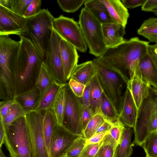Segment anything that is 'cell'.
Here are the masks:
<instances>
[{
	"instance_id": "obj_1",
	"label": "cell",
	"mask_w": 157,
	"mask_h": 157,
	"mask_svg": "<svg viewBox=\"0 0 157 157\" xmlns=\"http://www.w3.org/2000/svg\"><path fill=\"white\" fill-rule=\"evenodd\" d=\"M149 42L138 37L125 40L118 45L107 48L96 58L119 73L128 82L139 69L141 60L148 53Z\"/></svg>"
},
{
	"instance_id": "obj_2",
	"label": "cell",
	"mask_w": 157,
	"mask_h": 157,
	"mask_svg": "<svg viewBox=\"0 0 157 157\" xmlns=\"http://www.w3.org/2000/svg\"><path fill=\"white\" fill-rule=\"evenodd\" d=\"M19 36L20 44L18 54L11 71L14 96L36 87L44 62L31 40L23 36Z\"/></svg>"
},
{
	"instance_id": "obj_3",
	"label": "cell",
	"mask_w": 157,
	"mask_h": 157,
	"mask_svg": "<svg viewBox=\"0 0 157 157\" xmlns=\"http://www.w3.org/2000/svg\"><path fill=\"white\" fill-rule=\"evenodd\" d=\"M26 18L27 31L23 36L31 40L44 61L53 30L55 18L48 9H44L35 15Z\"/></svg>"
},
{
	"instance_id": "obj_4",
	"label": "cell",
	"mask_w": 157,
	"mask_h": 157,
	"mask_svg": "<svg viewBox=\"0 0 157 157\" xmlns=\"http://www.w3.org/2000/svg\"><path fill=\"white\" fill-rule=\"evenodd\" d=\"M93 61L97 70L98 80L103 92L114 106L119 115L123 100L122 90L128 81L119 73L100 62L96 58Z\"/></svg>"
},
{
	"instance_id": "obj_5",
	"label": "cell",
	"mask_w": 157,
	"mask_h": 157,
	"mask_svg": "<svg viewBox=\"0 0 157 157\" xmlns=\"http://www.w3.org/2000/svg\"><path fill=\"white\" fill-rule=\"evenodd\" d=\"M11 157H32V149L25 116L19 117L6 130L4 143Z\"/></svg>"
},
{
	"instance_id": "obj_6",
	"label": "cell",
	"mask_w": 157,
	"mask_h": 157,
	"mask_svg": "<svg viewBox=\"0 0 157 157\" xmlns=\"http://www.w3.org/2000/svg\"><path fill=\"white\" fill-rule=\"evenodd\" d=\"M20 41L12 39L9 36L0 35V91L10 95L13 93L11 71L17 57Z\"/></svg>"
},
{
	"instance_id": "obj_7",
	"label": "cell",
	"mask_w": 157,
	"mask_h": 157,
	"mask_svg": "<svg viewBox=\"0 0 157 157\" xmlns=\"http://www.w3.org/2000/svg\"><path fill=\"white\" fill-rule=\"evenodd\" d=\"M78 23L89 53L97 58L99 57L107 49L104 40L102 24L85 7L81 11Z\"/></svg>"
},
{
	"instance_id": "obj_8",
	"label": "cell",
	"mask_w": 157,
	"mask_h": 157,
	"mask_svg": "<svg viewBox=\"0 0 157 157\" xmlns=\"http://www.w3.org/2000/svg\"><path fill=\"white\" fill-rule=\"evenodd\" d=\"M32 149V157H50L43 131L44 114L33 110L26 114Z\"/></svg>"
},
{
	"instance_id": "obj_9",
	"label": "cell",
	"mask_w": 157,
	"mask_h": 157,
	"mask_svg": "<svg viewBox=\"0 0 157 157\" xmlns=\"http://www.w3.org/2000/svg\"><path fill=\"white\" fill-rule=\"evenodd\" d=\"M66 107L62 125L70 132L83 136L81 98L76 96L68 82L66 84Z\"/></svg>"
},
{
	"instance_id": "obj_10",
	"label": "cell",
	"mask_w": 157,
	"mask_h": 157,
	"mask_svg": "<svg viewBox=\"0 0 157 157\" xmlns=\"http://www.w3.org/2000/svg\"><path fill=\"white\" fill-rule=\"evenodd\" d=\"M54 30L62 38L74 46L81 52H85L87 45L78 23L72 18L61 15L54 18Z\"/></svg>"
},
{
	"instance_id": "obj_11",
	"label": "cell",
	"mask_w": 157,
	"mask_h": 157,
	"mask_svg": "<svg viewBox=\"0 0 157 157\" xmlns=\"http://www.w3.org/2000/svg\"><path fill=\"white\" fill-rule=\"evenodd\" d=\"M60 37L53 30L52 37L46 49L44 61L49 72L56 82L65 84L67 83L63 66L59 50Z\"/></svg>"
},
{
	"instance_id": "obj_12",
	"label": "cell",
	"mask_w": 157,
	"mask_h": 157,
	"mask_svg": "<svg viewBox=\"0 0 157 157\" xmlns=\"http://www.w3.org/2000/svg\"><path fill=\"white\" fill-rule=\"evenodd\" d=\"M149 95L142 103L133 128L135 135L133 143L140 146L149 133L148 132L147 122L150 111L157 107V89L149 86Z\"/></svg>"
},
{
	"instance_id": "obj_13",
	"label": "cell",
	"mask_w": 157,
	"mask_h": 157,
	"mask_svg": "<svg viewBox=\"0 0 157 157\" xmlns=\"http://www.w3.org/2000/svg\"><path fill=\"white\" fill-rule=\"evenodd\" d=\"M27 18L0 5V35L24 36L27 31Z\"/></svg>"
},
{
	"instance_id": "obj_14",
	"label": "cell",
	"mask_w": 157,
	"mask_h": 157,
	"mask_svg": "<svg viewBox=\"0 0 157 157\" xmlns=\"http://www.w3.org/2000/svg\"><path fill=\"white\" fill-rule=\"evenodd\" d=\"M82 136L74 134L57 124L50 142V157H62L66 155L74 143Z\"/></svg>"
},
{
	"instance_id": "obj_15",
	"label": "cell",
	"mask_w": 157,
	"mask_h": 157,
	"mask_svg": "<svg viewBox=\"0 0 157 157\" xmlns=\"http://www.w3.org/2000/svg\"><path fill=\"white\" fill-rule=\"evenodd\" d=\"M149 86L143 80L139 68L128 82L127 88L131 94L138 113L143 101L149 95Z\"/></svg>"
},
{
	"instance_id": "obj_16",
	"label": "cell",
	"mask_w": 157,
	"mask_h": 157,
	"mask_svg": "<svg viewBox=\"0 0 157 157\" xmlns=\"http://www.w3.org/2000/svg\"><path fill=\"white\" fill-rule=\"evenodd\" d=\"M59 50L64 72L68 81L78 65L79 56L77 49L61 37Z\"/></svg>"
},
{
	"instance_id": "obj_17",
	"label": "cell",
	"mask_w": 157,
	"mask_h": 157,
	"mask_svg": "<svg viewBox=\"0 0 157 157\" xmlns=\"http://www.w3.org/2000/svg\"><path fill=\"white\" fill-rule=\"evenodd\" d=\"M125 28L116 22L102 24L104 40L107 48L115 47L124 40Z\"/></svg>"
},
{
	"instance_id": "obj_18",
	"label": "cell",
	"mask_w": 157,
	"mask_h": 157,
	"mask_svg": "<svg viewBox=\"0 0 157 157\" xmlns=\"http://www.w3.org/2000/svg\"><path fill=\"white\" fill-rule=\"evenodd\" d=\"M138 114L132 97L127 88L123 96L122 109L119 115L120 120L126 127L133 128L137 121Z\"/></svg>"
},
{
	"instance_id": "obj_19",
	"label": "cell",
	"mask_w": 157,
	"mask_h": 157,
	"mask_svg": "<svg viewBox=\"0 0 157 157\" xmlns=\"http://www.w3.org/2000/svg\"><path fill=\"white\" fill-rule=\"evenodd\" d=\"M40 96V91L36 86L15 95L13 98L26 114L34 110L39 103Z\"/></svg>"
},
{
	"instance_id": "obj_20",
	"label": "cell",
	"mask_w": 157,
	"mask_h": 157,
	"mask_svg": "<svg viewBox=\"0 0 157 157\" xmlns=\"http://www.w3.org/2000/svg\"><path fill=\"white\" fill-rule=\"evenodd\" d=\"M113 21L125 28L129 17L128 9L120 0H103Z\"/></svg>"
},
{
	"instance_id": "obj_21",
	"label": "cell",
	"mask_w": 157,
	"mask_h": 157,
	"mask_svg": "<svg viewBox=\"0 0 157 157\" xmlns=\"http://www.w3.org/2000/svg\"><path fill=\"white\" fill-rule=\"evenodd\" d=\"M139 68L144 81L157 89V69L148 52L140 61Z\"/></svg>"
},
{
	"instance_id": "obj_22",
	"label": "cell",
	"mask_w": 157,
	"mask_h": 157,
	"mask_svg": "<svg viewBox=\"0 0 157 157\" xmlns=\"http://www.w3.org/2000/svg\"><path fill=\"white\" fill-rule=\"evenodd\" d=\"M66 84L55 81L44 92L34 110L44 114L45 111L52 109L59 90Z\"/></svg>"
},
{
	"instance_id": "obj_23",
	"label": "cell",
	"mask_w": 157,
	"mask_h": 157,
	"mask_svg": "<svg viewBox=\"0 0 157 157\" xmlns=\"http://www.w3.org/2000/svg\"><path fill=\"white\" fill-rule=\"evenodd\" d=\"M97 74L93 60L78 64L74 69L71 78L86 85Z\"/></svg>"
},
{
	"instance_id": "obj_24",
	"label": "cell",
	"mask_w": 157,
	"mask_h": 157,
	"mask_svg": "<svg viewBox=\"0 0 157 157\" xmlns=\"http://www.w3.org/2000/svg\"><path fill=\"white\" fill-rule=\"evenodd\" d=\"M86 8L101 24L115 22L110 16L103 0H89Z\"/></svg>"
},
{
	"instance_id": "obj_25",
	"label": "cell",
	"mask_w": 157,
	"mask_h": 157,
	"mask_svg": "<svg viewBox=\"0 0 157 157\" xmlns=\"http://www.w3.org/2000/svg\"><path fill=\"white\" fill-rule=\"evenodd\" d=\"M100 110V114L105 121L113 126L121 122L119 114L115 108L103 92L101 101Z\"/></svg>"
},
{
	"instance_id": "obj_26",
	"label": "cell",
	"mask_w": 157,
	"mask_h": 157,
	"mask_svg": "<svg viewBox=\"0 0 157 157\" xmlns=\"http://www.w3.org/2000/svg\"><path fill=\"white\" fill-rule=\"evenodd\" d=\"M90 107L94 114L100 113V103L103 92L97 74L91 79Z\"/></svg>"
},
{
	"instance_id": "obj_27",
	"label": "cell",
	"mask_w": 157,
	"mask_h": 157,
	"mask_svg": "<svg viewBox=\"0 0 157 157\" xmlns=\"http://www.w3.org/2000/svg\"><path fill=\"white\" fill-rule=\"evenodd\" d=\"M132 128L125 127L123 132L120 143L117 147L115 157H129L133 149L131 137Z\"/></svg>"
},
{
	"instance_id": "obj_28",
	"label": "cell",
	"mask_w": 157,
	"mask_h": 157,
	"mask_svg": "<svg viewBox=\"0 0 157 157\" xmlns=\"http://www.w3.org/2000/svg\"><path fill=\"white\" fill-rule=\"evenodd\" d=\"M57 124L56 118L52 109L45 111L44 114L43 131L49 155L50 142Z\"/></svg>"
},
{
	"instance_id": "obj_29",
	"label": "cell",
	"mask_w": 157,
	"mask_h": 157,
	"mask_svg": "<svg viewBox=\"0 0 157 157\" xmlns=\"http://www.w3.org/2000/svg\"><path fill=\"white\" fill-rule=\"evenodd\" d=\"M66 84L59 90L52 108L58 124L61 125L62 124L66 105Z\"/></svg>"
},
{
	"instance_id": "obj_30",
	"label": "cell",
	"mask_w": 157,
	"mask_h": 157,
	"mask_svg": "<svg viewBox=\"0 0 157 157\" xmlns=\"http://www.w3.org/2000/svg\"><path fill=\"white\" fill-rule=\"evenodd\" d=\"M137 33L150 42L157 43V17H150L144 21Z\"/></svg>"
},
{
	"instance_id": "obj_31",
	"label": "cell",
	"mask_w": 157,
	"mask_h": 157,
	"mask_svg": "<svg viewBox=\"0 0 157 157\" xmlns=\"http://www.w3.org/2000/svg\"><path fill=\"white\" fill-rule=\"evenodd\" d=\"M118 145L109 133L99 143L98 150L94 157H115Z\"/></svg>"
},
{
	"instance_id": "obj_32",
	"label": "cell",
	"mask_w": 157,
	"mask_h": 157,
	"mask_svg": "<svg viewBox=\"0 0 157 157\" xmlns=\"http://www.w3.org/2000/svg\"><path fill=\"white\" fill-rule=\"evenodd\" d=\"M32 0H0V5L24 17L27 8Z\"/></svg>"
},
{
	"instance_id": "obj_33",
	"label": "cell",
	"mask_w": 157,
	"mask_h": 157,
	"mask_svg": "<svg viewBox=\"0 0 157 157\" xmlns=\"http://www.w3.org/2000/svg\"><path fill=\"white\" fill-rule=\"evenodd\" d=\"M55 81L49 72L43 62L36 85V86L40 91V99L45 91Z\"/></svg>"
},
{
	"instance_id": "obj_34",
	"label": "cell",
	"mask_w": 157,
	"mask_h": 157,
	"mask_svg": "<svg viewBox=\"0 0 157 157\" xmlns=\"http://www.w3.org/2000/svg\"><path fill=\"white\" fill-rule=\"evenodd\" d=\"M146 157H157V131L150 133L143 143Z\"/></svg>"
},
{
	"instance_id": "obj_35",
	"label": "cell",
	"mask_w": 157,
	"mask_h": 157,
	"mask_svg": "<svg viewBox=\"0 0 157 157\" xmlns=\"http://www.w3.org/2000/svg\"><path fill=\"white\" fill-rule=\"evenodd\" d=\"M26 113L16 101L11 106L5 117L1 119L6 130L8 127L18 118L25 116Z\"/></svg>"
},
{
	"instance_id": "obj_36",
	"label": "cell",
	"mask_w": 157,
	"mask_h": 157,
	"mask_svg": "<svg viewBox=\"0 0 157 157\" xmlns=\"http://www.w3.org/2000/svg\"><path fill=\"white\" fill-rule=\"evenodd\" d=\"M105 121L104 117L100 114H95L83 131L84 137L86 140L90 138L96 133L97 129Z\"/></svg>"
},
{
	"instance_id": "obj_37",
	"label": "cell",
	"mask_w": 157,
	"mask_h": 157,
	"mask_svg": "<svg viewBox=\"0 0 157 157\" xmlns=\"http://www.w3.org/2000/svg\"><path fill=\"white\" fill-rule=\"evenodd\" d=\"M86 0H58L57 3L62 10L67 13H74L84 3Z\"/></svg>"
},
{
	"instance_id": "obj_38",
	"label": "cell",
	"mask_w": 157,
	"mask_h": 157,
	"mask_svg": "<svg viewBox=\"0 0 157 157\" xmlns=\"http://www.w3.org/2000/svg\"><path fill=\"white\" fill-rule=\"evenodd\" d=\"M86 140L83 136L80 137L70 147L66 155L68 157H79L86 145Z\"/></svg>"
},
{
	"instance_id": "obj_39",
	"label": "cell",
	"mask_w": 157,
	"mask_h": 157,
	"mask_svg": "<svg viewBox=\"0 0 157 157\" xmlns=\"http://www.w3.org/2000/svg\"><path fill=\"white\" fill-rule=\"evenodd\" d=\"M125 127L121 122L117 124L112 126L109 131V134L118 144L120 143L123 131Z\"/></svg>"
},
{
	"instance_id": "obj_40",
	"label": "cell",
	"mask_w": 157,
	"mask_h": 157,
	"mask_svg": "<svg viewBox=\"0 0 157 157\" xmlns=\"http://www.w3.org/2000/svg\"><path fill=\"white\" fill-rule=\"evenodd\" d=\"M42 1L40 0H32L29 5L24 17L26 18L35 15L41 10Z\"/></svg>"
},
{
	"instance_id": "obj_41",
	"label": "cell",
	"mask_w": 157,
	"mask_h": 157,
	"mask_svg": "<svg viewBox=\"0 0 157 157\" xmlns=\"http://www.w3.org/2000/svg\"><path fill=\"white\" fill-rule=\"evenodd\" d=\"M68 83L75 95L78 98H82L86 85L71 78H70Z\"/></svg>"
},
{
	"instance_id": "obj_42",
	"label": "cell",
	"mask_w": 157,
	"mask_h": 157,
	"mask_svg": "<svg viewBox=\"0 0 157 157\" xmlns=\"http://www.w3.org/2000/svg\"><path fill=\"white\" fill-rule=\"evenodd\" d=\"M147 128L149 133L157 131V107L150 111L147 122Z\"/></svg>"
},
{
	"instance_id": "obj_43",
	"label": "cell",
	"mask_w": 157,
	"mask_h": 157,
	"mask_svg": "<svg viewBox=\"0 0 157 157\" xmlns=\"http://www.w3.org/2000/svg\"><path fill=\"white\" fill-rule=\"evenodd\" d=\"M99 147V144H86L79 157H94Z\"/></svg>"
},
{
	"instance_id": "obj_44",
	"label": "cell",
	"mask_w": 157,
	"mask_h": 157,
	"mask_svg": "<svg viewBox=\"0 0 157 157\" xmlns=\"http://www.w3.org/2000/svg\"><path fill=\"white\" fill-rule=\"evenodd\" d=\"M94 115L90 107H86L82 105V122L83 131L89 121Z\"/></svg>"
},
{
	"instance_id": "obj_45",
	"label": "cell",
	"mask_w": 157,
	"mask_h": 157,
	"mask_svg": "<svg viewBox=\"0 0 157 157\" xmlns=\"http://www.w3.org/2000/svg\"><path fill=\"white\" fill-rule=\"evenodd\" d=\"M13 98L12 99L3 101L0 103V118L3 119L7 114L11 106L15 102Z\"/></svg>"
},
{
	"instance_id": "obj_46",
	"label": "cell",
	"mask_w": 157,
	"mask_h": 157,
	"mask_svg": "<svg viewBox=\"0 0 157 157\" xmlns=\"http://www.w3.org/2000/svg\"><path fill=\"white\" fill-rule=\"evenodd\" d=\"M109 133V132L95 133L90 138L86 140V144H99Z\"/></svg>"
},
{
	"instance_id": "obj_47",
	"label": "cell",
	"mask_w": 157,
	"mask_h": 157,
	"mask_svg": "<svg viewBox=\"0 0 157 157\" xmlns=\"http://www.w3.org/2000/svg\"><path fill=\"white\" fill-rule=\"evenodd\" d=\"M147 0H121L124 6L127 9H133L136 7L142 6Z\"/></svg>"
},
{
	"instance_id": "obj_48",
	"label": "cell",
	"mask_w": 157,
	"mask_h": 157,
	"mask_svg": "<svg viewBox=\"0 0 157 157\" xmlns=\"http://www.w3.org/2000/svg\"><path fill=\"white\" fill-rule=\"evenodd\" d=\"M90 85L89 82L86 85L82 96L81 98L82 105L86 107H90Z\"/></svg>"
},
{
	"instance_id": "obj_49",
	"label": "cell",
	"mask_w": 157,
	"mask_h": 157,
	"mask_svg": "<svg viewBox=\"0 0 157 157\" xmlns=\"http://www.w3.org/2000/svg\"><path fill=\"white\" fill-rule=\"evenodd\" d=\"M148 52L157 69V43L153 45H149Z\"/></svg>"
},
{
	"instance_id": "obj_50",
	"label": "cell",
	"mask_w": 157,
	"mask_h": 157,
	"mask_svg": "<svg viewBox=\"0 0 157 157\" xmlns=\"http://www.w3.org/2000/svg\"><path fill=\"white\" fill-rule=\"evenodd\" d=\"M157 7V0H147L144 5L142 6L143 11L151 12V10Z\"/></svg>"
},
{
	"instance_id": "obj_51",
	"label": "cell",
	"mask_w": 157,
	"mask_h": 157,
	"mask_svg": "<svg viewBox=\"0 0 157 157\" xmlns=\"http://www.w3.org/2000/svg\"><path fill=\"white\" fill-rule=\"evenodd\" d=\"M112 126L109 123L105 121L97 129L95 133L109 132Z\"/></svg>"
},
{
	"instance_id": "obj_52",
	"label": "cell",
	"mask_w": 157,
	"mask_h": 157,
	"mask_svg": "<svg viewBox=\"0 0 157 157\" xmlns=\"http://www.w3.org/2000/svg\"><path fill=\"white\" fill-rule=\"evenodd\" d=\"M6 134V130L1 119L0 118V147L1 148L4 143Z\"/></svg>"
},
{
	"instance_id": "obj_53",
	"label": "cell",
	"mask_w": 157,
	"mask_h": 157,
	"mask_svg": "<svg viewBox=\"0 0 157 157\" xmlns=\"http://www.w3.org/2000/svg\"><path fill=\"white\" fill-rule=\"evenodd\" d=\"M0 157H6L3 153L1 148H0Z\"/></svg>"
},
{
	"instance_id": "obj_54",
	"label": "cell",
	"mask_w": 157,
	"mask_h": 157,
	"mask_svg": "<svg viewBox=\"0 0 157 157\" xmlns=\"http://www.w3.org/2000/svg\"><path fill=\"white\" fill-rule=\"evenodd\" d=\"M155 13L157 14V7L155 9Z\"/></svg>"
},
{
	"instance_id": "obj_55",
	"label": "cell",
	"mask_w": 157,
	"mask_h": 157,
	"mask_svg": "<svg viewBox=\"0 0 157 157\" xmlns=\"http://www.w3.org/2000/svg\"><path fill=\"white\" fill-rule=\"evenodd\" d=\"M62 157H68V156H66V155H65Z\"/></svg>"
},
{
	"instance_id": "obj_56",
	"label": "cell",
	"mask_w": 157,
	"mask_h": 157,
	"mask_svg": "<svg viewBox=\"0 0 157 157\" xmlns=\"http://www.w3.org/2000/svg\"></svg>"
}]
</instances>
